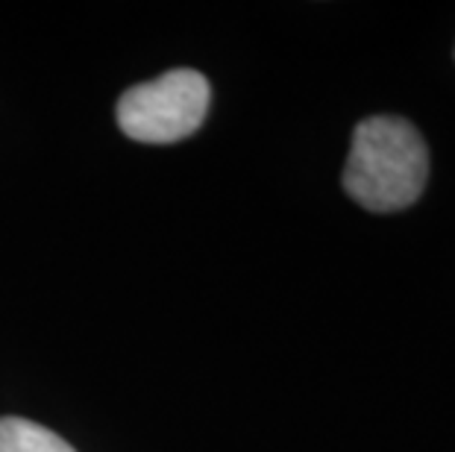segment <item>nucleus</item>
<instances>
[{
    "mask_svg": "<svg viewBox=\"0 0 455 452\" xmlns=\"http://www.w3.org/2000/svg\"><path fill=\"white\" fill-rule=\"evenodd\" d=\"M429 182V147L411 121L373 115L353 132L344 191L362 209L391 215L414 206Z\"/></svg>",
    "mask_w": 455,
    "mask_h": 452,
    "instance_id": "nucleus-1",
    "label": "nucleus"
},
{
    "mask_svg": "<svg viewBox=\"0 0 455 452\" xmlns=\"http://www.w3.org/2000/svg\"><path fill=\"white\" fill-rule=\"evenodd\" d=\"M0 452H76L56 432L24 417H0Z\"/></svg>",
    "mask_w": 455,
    "mask_h": 452,
    "instance_id": "nucleus-3",
    "label": "nucleus"
},
{
    "mask_svg": "<svg viewBox=\"0 0 455 452\" xmlns=\"http://www.w3.org/2000/svg\"><path fill=\"white\" fill-rule=\"evenodd\" d=\"M209 100L212 89L206 76L191 68H177L124 91L118 100V123L132 141L173 144L200 130Z\"/></svg>",
    "mask_w": 455,
    "mask_h": 452,
    "instance_id": "nucleus-2",
    "label": "nucleus"
}]
</instances>
